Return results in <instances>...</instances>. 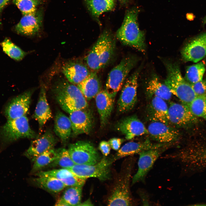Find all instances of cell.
<instances>
[{"label":"cell","mask_w":206,"mask_h":206,"mask_svg":"<svg viewBox=\"0 0 206 206\" xmlns=\"http://www.w3.org/2000/svg\"><path fill=\"white\" fill-rule=\"evenodd\" d=\"M77 86L88 100L95 97L101 90V82L96 71L90 72L83 81L77 84Z\"/></svg>","instance_id":"25"},{"label":"cell","mask_w":206,"mask_h":206,"mask_svg":"<svg viewBox=\"0 0 206 206\" xmlns=\"http://www.w3.org/2000/svg\"><path fill=\"white\" fill-rule=\"evenodd\" d=\"M0 45L4 52L10 58L15 60H21L27 54V53L7 38L1 43Z\"/></svg>","instance_id":"35"},{"label":"cell","mask_w":206,"mask_h":206,"mask_svg":"<svg viewBox=\"0 0 206 206\" xmlns=\"http://www.w3.org/2000/svg\"><path fill=\"white\" fill-rule=\"evenodd\" d=\"M37 177L49 176L55 177L62 182L66 186L83 187L86 181V179L79 177L70 170L61 168L45 171H41L35 173Z\"/></svg>","instance_id":"20"},{"label":"cell","mask_w":206,"mask_h":206,"mask_svg":"<svg viewBox=\"0 0 206 206\" xmlns=\"http://www.w3.org/2000/svg\"><path fill=\"white\" fill-rule=\"evenodd\" d=\"M205 71L204 62H199L187 67L184 78L191 84L202 80Z\"/></svg>","instance_id":"32"},{"label":"cell","mask_w":206,"mask_h":206,"mask_svg":"<svg viewBox=\"0 0 206 206\" xmlns=\"http://www.w3.org/2000/svg\"><path fill=\"white\" fill-rule=\"evenodd\" d=\"M120 2L122 3H126L128 1V0H118Z\"/></svg>","instance_id":"45"},{"label":"cell","mask_w":206,"mask_h":206,"mask_svg":"<svg viewBox=\"0 0 206 206\" xmlns=\"http://www.w3.org/2000/svg\"><path fill=\"white\" fill-rule=\"evenodd\" d=\"M118 131L123 134L127 140L148 134L144 124L135 116H132L122 119L117 124Z\"/></svg>","instance_id":"18"},{"label":"cell","mask_w":206,"mask_h":206,"mask_svg":"<svg viewBox=\"0 0 206 206\" xmlns=\"http://www.w3.org/2000/svg\"><path fill=\"white\" fill-rule=\"evenodd\" d=\"M55 206H68V205L61 197L58 199L55 203Z\"/></svg>","instance_id":"42"},{"label":"cell","mask_w":206,"mask_h":206,"mask_svg":"<svg viewBox=\"0 0 206 206\" xmlns=\"http://www.w3.org/2000/svg\"><path fill=\"white\" fill-rule=\"evenodd\" d=\"M99 148L103 155L105 156H107L109 154L111 149V147L108 142L104 140L100 142Z\"/></svg>","instance_id":"39"},{"label":"cell","mask_w":206,"mask_h":206,"mask_svg":"<svg viewBox=\"0 0 206 206\" xmlns=\"http://www.w3.org/2000/svg\"><path fill=\"white\" fill-rule=\"evenodd\" d=\"M57 156L54 160L48 166L68 169L75 164L71 159L67 149L60 148L56 149Z\"/></svg>","instance_id":"34"},{"label":"cell","mask_w":206,"mask_h":206,"mask_svg":"<svg viewBox=\"0 0 206 206\" xmlns=\"http://www.w3.org/2000/svg\"><path fill=\"white\" fill-rule=\"evenodd\" d=\"M69 114L72 130L75 135L88 134L90 132L93 126V120L89 112L82 109L73 111Z\"/></svg>","instance_id":"19"},{"label":"cell","mask_w":206,"mask_h":206,"mask_svg":"<svg viewBox=\"0 0 206 206\" xmlns=\"http://www.w3.org/2000/svg\"><path fill=\"white\" fill-rule=\"evenodd\" d=\"M123 141V140L119 138H112L108 141V142L111 148L115 150H118Z\"/></svg>","instance_id":"40"},{"label":"cell","mask_w":206,"mask_h":206,"mask_svg":"<svg viewBox=\"0 0 206 206\" xmlns=\"http://www.w3.org/2000/svg\"><path fill=\"white\" fill-rule=\"evenodd\" d=\"M203 21V24H206V16L204 18Z\"/></svg>","instance_id":"46"},{"label":"cell","mask_w":206,"mask_h":206,"mask_svg":"<svg viewBox=\"0 0 206 206\" xmlns=\"http://www.w3.org/2000/svg\"><path fill=\"white\" fill-rule=\"evenodd\" d=\"M186 16L187 19L190 21L193 20L195 18V16L193 13H188Z\"/></svg>","instance_id":"44"},{"label":"cell","mask_w":206,"mask_h":206,"mask_svg":"<svg viewBox=\"0 0 206 206\" xmlns=\"http://www.w3.org/2000/svg\"><path fill=\"white\" fill-rule=\"evenodd\" d=\"M72 130L69 118L61 111H58L55 116L54 131L63 144H66L68 140Z\"/></svg>","instance_id":"26"},{"label":"cell","mask_w":206,"mask_h":206,"mask_svg":"<svg viewBox=\"0 0 206 206\" xmlns=\"http://www.w3.org/2000/svg\"><path fill=\"white\" fill-rule=\"evenodd\" d=\"M139 12L137 7L126 12L122 23L117 31V38L124 45L131 46L144 52L146 45L144 32L139 28L137 17Z\"/></svg>","instance_id":"1"},{"label":"cell","mask_w":206,"mask_h":206,"mask_svg":"<svg viewBox=\"0 0 206 206\" xmlns=\"http://www.w3.org/2000/svg\"><path fill=\"white\" fill-rule=\"evenodd\" d=\"M193 89L197 96L206 93V79L202 80L191 84Z\"/></svg>","instance_id":"38"},{"label":"cell","mask_w":206,"mask_h":206,"mask_svg":"<svg viewBox=\"0 0 206 206\" xmlns=\"http://www.w3.org/2000/svg\"><path fill=\"white\" fill-rule=\"evenodd\" d=\"M33 91L31 90L24 92L9 102L5 107L4 112L8 120L26 116L29 110Z\"/></svg>","instance_id":"12"},{"label":"cell","mask_w":206,"mask_h":206,"mask_svg":"<svg viewBox=\"0 0 206 206\" xmlns=\"http://www.w3.org/2000/svg\"><path fill=\"white\" fill-rule=\"evenodd\" d=\"M64 191L61 198L68 206H79L81 203L82 187H68Z\"/></svg>","instance_id":"33"},{"label":"cell","mask_w":206,"mask_h":206,"mask_svg":"<svg viewBox=\"0 0 206 206\" xmlns=\"http://www.w3.org/2000/svg\"><path fill=\"white\" fill-rule=\"evenodd\" d=\"M114 98L106 91L101 90L96 96L95 101L101 126L107 124L113 110Z\"/></svg>","instance_id":"22"},{"label":"cell","mask_w":206,"mask_h":206,"mask_svg":"<svg viewBox=\"0 0 206 206\" xmlns=\"http://www.w3.org/2000/svg\"><path fill=\"white\" fill-rule=\"evenodd\" d=\"M56 150L54 148L48 150L38 156L33 162L31 169L32 173H36L40 169L48 166L55 159Z\"/></svg>","instance_id":"31"},{"label":"cell","mask_w":206,"mask_h":206,"mask_svg":"<svg viewBox=\"0 0 206 206\" xmlns=\"http://www.w3.org/2000/svg\"><path fill=\"white\" fill-rule=\"evenodd\" d=\"M151 107L155 120L168 124V107L165 100L154 96L151 100Z\"/></svg>","instance_id":"30"},{"label":"cell","mask_w":206,"mask_h":206,"mask_svg":"<svg viewBox=\"0 0 206 206\" xmlns=\"http://www.w3.org/2000/svg\"><path fill=\"white\" fill-rule=\"evenodd\" d=\"M87 7L92 14L98 18L102 13L113 9L115 0H84Z\"/></svg>","instance_id":"28"},{"label":"cell","mask_w":206,"mask_h":206,"mask_svg":"<svg viewBox=\"0 0 206 206\" xmlns=\"http://www.w3.org/2000/svg\"><path fill=\"white\" fill-rule=\"evenodd\" d=\"M67 149L75 164L92 165L100 160L97 150L89 142L78 141L70 144Z\"/></svg>","instance_id":"8"},{"label":"cell","mask_w":206,"mask_h":206,"mask_svg":"<svg viewBox=\"0 0 206 206\" xmlns=\"http://www.w3.org/2000/svg\"><path fill=\"white\" fill-rule=\"evenodd\" d=\"M57 142V138L50 130H47L41 136L32 141L24 153L32 162L45 152L54 148Z\"/></svg>","instance_id":"16"},{"label":"cell","mask_w":206,"mask_h":206,"mask_svg":"<svg viewBox=\"0 0 206 206\" xmlns=\"http://www.w3.org/2000/svg\"><path fill=\"white\" fill-rule=\"evenodd\" d=\"M62 72L68 81L74 85L81 82L90 72L86 65L75 62H69L64 65Z\"/></svg>","instance_id":"21"},{"label":"cell","mask_w":206,"mask_h":206,"mask_svg":"<svg viewBox=\"0 0 206 206\" xmlns=\"http://www.w3.org/2000/svg\"><path fill=\"white\" fill-rule=\"evenodd\" d=\"M169 122L178 126H184L194 124L197 118L189 107L183 103L171 102L168 107Z\"/></svg>","instance_id":"14"},{"label":"cell","mask_w":206,"mask_h":206,"mask_svg":"<svg viewBox=\"0 0 206 206\" xmlns=\"http://www.w3.org/2000/svg\"><path fill=\"white\" fill-rule=\"evenodd\" d=\"M115 39L111 33L104 30L86 57L87 66L94 71L104 67L109 62L115 47Z\"/></svg>","instance_id":"3"},{"label":"cell","mask_w":206,"mask_h":206,"mask_svg":"<svg viewBox=\"0 0 206 206\" xmlns=\"http://www.w3.org/2000/svg\"><path fill=\"white\" fill-rule=\"evenodd\" d=\"M33 181L39 188L52 193H59L66 187L61 181L52 177H38Z\"/></svg>","instance_id":"27"},{"label":"cell","mask_w":206,"mask_h":206,"mask_svg":"<svg viewBox=\"0 0 206 206\" xmlns=\"http://www.w3.org/2000/svg\"><path fill=\"white\" fill-rule=\"evenodd\" d=\"M164 64L167 73L165 84L172 94L188 106L197 96L191 84L183 77L177 64L167 61Z\"/></svg>","instance_id":"4"},{"label":"cell","mask_w":206,"mask_h":206,"mask_svg":"<svg viewBox=\"0 0 206 206\" xmlns=\"http://www.w3.org/2000/svg\"><path fill=\"white\" fill-rule=\"evenodd\" d=\"M146 89L150 95L157 97L165 100H169L171 98L172 94L168 87L165 84L161 83L156 76L149 82Z\"/></svg>","instance_id":"29"},{"label":"cell","mask_w":206,"mask_h":206,"mask_svg":"<svg viewBox=\"0 0 206 206\" xmlns=\"http://www.w3.org/2000/svg\"><path fill=\"white\" fill-rule=\"evenodd\" d=\"M164 146L146 150L139 153L138 170L132 178V185L144 180L156 161L165 151Z\"/></svg>","instance_id":"11"},{"label":"cell","mask_w":206,"mask_h":206,"mask_svg":"<svg viewBox=\"0 0 206 206\" xmlns=\"http://www.w3.org/2000/svg\"><path fill=\"white\" fill-rule=\"evenodd\" d=\"M188 107L191 112L196 116L206 120V93L197 96Z\"/></svg>","instance_id":"36"},{"label":"cell","mask_w":206,"mask_h":206,"mask_svg":"<svg viewBox=\"0 0 206 206\" xmlns=\"http://www.w3.org/2000/svg\"><path fill=\"white\" fill-rule=\"evenodd\" d=\"M35 132L30 128L26 116L8 120L0 130V137L3 142L9 143L23 138H34Z\"/></svg>","instance_id":"5"},{"label":"cell","mask_w":206,"mask_h":206,"mask_svg":"<svg viewBox=\"0 0 206 206\" xmlns=\"http://www.w3.org/2000/svg\"><path fill=\"white\" fill-rule=\"evenodd\" d=\"M43 14L41 10L35 12L23 15L15 29L19 34L27 36H32L37 34L42 26Z\"/></svg>","instance_id":"17"},{"label":"cell","mask_w":206,"mask_h":206,"mask_svg":"<svg viewBox=\"0 0 206 206\" xmlns=\"http://www.w3.org/2000/svg\"><path fill=\"white\" fill-rule=\"evenodd\" d=\"M186 62L197 63L206 56V32L196 37L183 47L181 52Z\"/></svg>","instance_id":"13"},{"label":"cell","mask_w":206,"mask_h":206,"mask_svg":"<svg viewBox=\"0 0 206 206\" xmlns=\"http://www.w3.org/2000/svg\"><path fill=\"white\" fill-rule=\"evenodd\" d=\"M165 144L153 143L149 140L141 142H130L125 144L119 149L117 153V157L121 158L139 154L146 150L164 146Z\"/></svg>","instance_id":"24"},{"label":"cell","mask_w":206,"mask_h":206,"mask_svg":"<svg viewBox=\"0 0 206 206\" xmlns=\"http://www.w3.org/2000/svg\"><path fill=\"white\" fill-rule=\"evenodd\" d=\"M113 161L104 157L94 165L75 164L68 169L81 178L94 177L101 181H105L110 179V167Z\"/></svg>","instance_id":"7"},{"label":"cell","mask_w":206,"mask_h":206,"mask_svg":"<svg viewBox=\"0 0 206 206\" xmlns=\"http://www.w3.org/2000/svg\"><path fill=\"white\" fill-rule=\"evenodd\" d=\"M131 166L128 167L125 174L118 179L108 201V206H130L132 201L130 195L129 184Z\"/></svg>","instance_id":"9"},{"label":"cell","mask_w":206,"mask_h":206,"mask_svg":"<svg viewBox=\"0 0 206 206\" xmlns=\"http://www.w3.org/2000/svg\"><path fill=\"white\" fill-rule=\"evenodd\" d=\"M13 3L23 15L35 12L41 3V0H13Z\"/></svg>","instance_id":"37"},{"label":"cell","mask_w":206,"mask_h":206,"mask_svg":"<svg viewBox=\"0 0 206 206\" xmlns=\"http://www.w3.org/2000/svg\"><path fill=\"white\" fill-rule=\"evenodd\" d=\"M93 205L92 204L90 200L89 199L82 203H81L79 205L80 206H92Z\"/></svg>","instance_id":"43"},{"label":"cell","mask_w":206,"mask_h":206,"mask_svg":"<svg viewBox=\"0 0 206 206\" xmlns=\"http://www.w3.org/2000/svg\"><path fill=\"white\" fill-rule=\"evenodd\" d=\"M140 72L137 70L126 80L121 91L118 102V108L121 112L132 109L137 100L138 79Z\"/></svg>","instance_id":"10"},{"label":"cell","mask_w":206,"mask_h":206,"mask_svg":"<svg viewBox=\"0 0 206 206\" xmlns=\"http://www.w3.org/2000/svg\"><path fill=\"white\" fill-rule=\"evenodd\" d=\"M147 129L151 137L159 143L166 144L174 142L179 136L177 129L158 121L151 122Z\"/></svg>","instance_id":"15"},{"label":"cell","mask_w":206,"mask_h":206,"mask_svg":"<svg viewBox=\"0 0 206 206\" xmlns=\"http://www.w3.org/2000/svg\"><path fill=\"white\" fill-rule=\"evenodd\" d=\"M10 0H0V15L4 7L7 4Z\"/></svg>","instance_id":"41"},{"label":"cell","mask_w":206,"mask_h":206,"mask_svg":"<svg viewBox=\"0 0 206 206\" xmlns=\"http://www.w3.org/2000/svg\"><path fill=\"white\" fill-rule=\"evenodd\" d=\"M53 91L55 98L62 108L68 113L84 109L88 104L87 100L77 86L64 79L54 85Z\"/></svg>","instance_id":"2"},{"label":"cell","mask_w":206,"mask_h":206,"mask_svg":"<svg viewBox=\"0 0 206 206\" xmlns=\"http://www.w3.org/2000/svg\"><path fill=\"white\" fill-rule=\"evenodd\" d=\"M33 117L38 122L40 131H41L47 122L52 117V112L47 99L45 89L43 87L40 89Z\"/></svg>","instance_id":"23"},{"label":"cell","mask_w":206,"mask_h":206,"mask_svg":"<svg viewBox=\"0 0 206 206\" xmlns=\"http://www.w3.org/2000/svg\"><path fill=\"white\" fill-rule=\"evenodd\" d=\"M137 60L133 57L123 58L114 67L108 75L105 90L114 98L121 89L129 73L135 65Z\"/></svg>","instance_id":"6"}]
</instances>
